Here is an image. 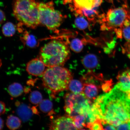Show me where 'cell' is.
<instances>
[{"label": "cell", "mask_w": 130, "mask_h": 130, "mask_svg": "<svg viewBox=\"0 0 130 130\" xmlns=\"http://www.w3.org/2000/svg\"><path fill=\"white\" fill-rule=\"evenodd\" d=\"M92 109L102 124H109L116 128L130 122V90L123 91L115 86L110 92L96 98Z\"/></svg>", "instance_id": "cell-1"}, {"label": "cell", "mask_w": 130, "mask_h": 130, "mask_svg": "<svg viewBox=\"0 0 130 130\" xmlns=\"http://www.w3.org/2000/svg\"><path fill=\"white\" fill-rule=\"evenodd\" d=\"M70 51L68 43L59 40H54L42 47L39 58L48 67L63 66L69 59Z\"/></svg>", "instance_id": "cell-2"}, {"label": "cell", "mask_w": 130, "mask_h": 130, "mask_svg": "<svg viewBox=\"0 0 130 130\" xmlns=\"http://www.w3.org/2000/svg\"><path fill=\"white\" fill-rule=\"evenodd\" d=\"M64 99V109L68 116L73 118L78 115H84L87 123L92 122L97 119L92 109V100L88 99L83 92L77 94L68 93Z\"/></svg>", "instance_id": "cell-3"}, {"label": "cell", "mask_w": 130, "mask_h": 130, "mask_svg": "<svg viewBox=\"0 0 130 130\" xmlns=\"http://www.w3.org/2000/svg\"><path fill=\"white\" fill-rule=\"evenodd\" d=\"M38 0H14L13 13L20 23L32 29L40 24Z\"/></svg>", "instance_id": "cell-4"}, {"label": "cell", "mask_w": 130, "mask_h": 130, "mask_svg": "<svg viewBox=\"0 0 130 130\" xmlns=\"http://www.w3.org/2000/svg\"><path fill=\"white\" fill-rule=\"evenodd\" d=\"M72 78V74L69 70L62 66H55L45 70L42 80L44 87L56 95L68 89Z\"/></svg>", "instance_id": "cell-5"}, {"label": "cell", "mask_w": 130, "mask_h": 130, "mask_svg": "<svg viewBox=\"0 0 130 130\" xmlns=\"http://www.w3.org/2000/svg\"><path fill=\"white\" fill-rule=\"evenodd\" d=\"M126 19L130 20V14L126 6L111 8L106 14L100 15L99 21L102 30H114L124 27L123 23Z\"/></svg>", "instance_id": "cell-6"}, {"label": "cell", "mask_w": 130, "mask_h": 130, "mask_svg": "<svg viewBox=\"0 0 130 130\" xmlns=\"http://www.w3.org/2000/svg\"><path fill=\"white\" fill-rule=\"evenodd\" d=\"M40 24L56 32L62 24L64 17L59 11L55 9L52 1L40 3L39 7Z\"/></svg>", "instance_id": "cell-7"}, {"label": "cell", "mask_w": 130, "mask_h": 130, "mask_svg": "<svg viewBox=\"0 0 130 130\" xmlns=\"http://www.w3.org/2000/svg\"><path fill=\"white\" fill-rule=\"evenodd\" d=\"M49 127L50 130L77 129L74 124L73 118L67 115L52 120Z\"/></svg>", "instance_id": "cell-8"}, {"label": "cell", "mask_w": 130, "mask_h": 130, "mask_svg": "<svg viewBox=\"0 0 130 130\" xmlns=\"http://www.w3.org/2000/svg\"><path fill=\"white\" fill-rule=\"evenodd\" d=\"M46 67L39 58H34L27 63L26 71L29 74L35 76L43 75Z\"/></svg>", "instance_id": "cell-9"}, {"label": "cell", "mask_w": 130, "mask_h": 130, "mask_svg": "<svg viewBox=\"0 0 130 130\" xmlns=\"http://www.w3.org/2000/svg\"><path fill=\"white\" fill-rule=\"evenodd\" d=\"M73 9L75 11L85 9H96L101 5L102 0H73Z\"/></svg>", "instance_id": "cell-10"}, {"label": "cell", "mask_w": 130, "mask_h": 130, "mask_svg": "<svg viewBox=\"0 0 130 130\" xmlns=\"http://www.w3.org/2000/svg\"><path fill=\"white\" fill-rule=\"evenodd\" d=\"M117 84L115 85L123 91L130 90V69H127L119 72L117 77Z\"/></svg>", "instance_id": "cell-11"}, {"label": "cell", "mask_w": 130, "mask_h": 130, "mask_svg": "<svg viewBox=\"0 0 130 130\" xmlns=\"http://www.w3.org/2000/svg\"><path fill=\"white\" fill-rule=\"evenodd\" d=\"M83 84V92L84 95L89 100H95L98 95L100 86L94 83H85Z\"/></svg>", "instance_id": "cell-12"}, {"label": "cell", "mask_w": 130, "mask_h": 130, "mask_svg": "<svg viewBox=\"0 0 130 130\" xmlns=\"http://www.w3.org/2000/svg\"><path fill=\"white\" fill-rule=\"evenodd\" d=\"M82 62L84 67L89 70L95 69L99 65L98 58L92 54H89L84 56L82 59Z\"/></svg>", "instance_id": "cell-13"}, {"label": "cell", "mask_w": 130, "mask_h": 130, "mask_svg": "<svg viewBox=\"0 0 130 130\" xmlns=\"http://www.w3.org/2000/svg\"><path fill=\"white\" fill-rule=\"evenodd\" d=\"M76 15H81L84 16L87 18L89 22H95L98 19L99 20L100 15L96 10V9H82L76 11Z\"/></svg>", "instance_id": "cell-14"}, {"label": "cell", "mask_w": 130, "mask_h": 130, "mask_svg": "<svg viewBox=\"0 0 130 130\" xmlns=\"http://www.w3.org/2000/svg\"><path fill=\"white\" fill-rule=\"evenodd\" d=\"M84 89V84L81 81L73 79L70 82L68 89L72 93L77 94L82 93Z\"/></svg>", "instance_id": "cell-15"}, {"label": "cell", "mask_w": 130, "mask_h": 130, "mask_svg": "<svg viewBox=\"0 0 130 130\" xmlns=\"http://www.w3.org/2000/svg\"><path fill=\"white\" fill-rule=\"evenodd\" d=\"M23 88L21 84L14 83L9 85L8 91L10 95L13 97L20 96L23 93Z\"/></svg>", "instance_id": "cell-16"}, {"label": "cell", "mask_w": 130, "mask_h": 130, "mask_svg": "<svg viewBox=\"0 0 130 130\" xmlns=\"http://www.w3.org/2000/svg\"><path fill=\"white\" fill-rule=\"evenodd\" d=\"M21 120L17 117L10 115L8 117L6 124L7 127L11 130L18 129L21 125Z\"/></svg>", "instance_id": "cell-17"}, {"label": "cell", "mask_w": 130, "mask_h": 130, "mask_svg": "<svg viewBox=\"0 0 130 130\" xmlns=\"http://www.w3.org/2000/svg\"><path fill=\"white\" fill-rule=\"evenodd\" d=\"M21 39L24 44L30 48L35 47L37 46L38 44L35 36L29 34L27 32H24L23 35L21 37Z\"/></svg>", "instance_id": "cell-18"}, {"label": "cell", "mask_w": 130, "mask_h": 130, "mask_svg": "<svg viewBox=\"0 0 130 130\" xmlns=\"http://www.w3.org/2000/svg\"><path fill=\"white\" fill-rule=\"evenodd\" d=\"M73 118L74 125L77 129H83L84 127L86 128L87 121L84 115H78Z\"/></svg>", "instance_id": "cell-19"}, {"label": "cell", "mask_w": 130, "mask_h": 130, "mask_svg": "<svg viewBox=\"0 0 130 130\" xmlns=\"http://www.w3.org/2000/svg\"><path fill=\"white\" fill-rule=\"evenodd\" d=\"M3 35L7 37H12L15 33L16 27L12 23L8 22L3 25L2 28Z\"/></svg>", "instance_id": "cell-20"}, {"label": "cell", "mask_w": 130, "mask_h": 130, "mask_svg": "<svg viewBox=\"0 0 130 130\" xmlns=\"http://www.w3.org/2000/svg\"><path fill=\"white\" fill-rule=\"evenodd\" d=\"M70 47L71 49L76 53H80L84 47V43L82 40L78 38L73 39L71 41Z\"/></svg>", "instance_id": "cell-21"}, {"label": "cell", "mask_w": 130, "mask_h": 130, "mask_svg": "<svg viewBox=\"0 0 130 130\" xmlns=\"http://www.w3.org/2000/svg\"><path fill=\"white\" fill-rule=\"evenodd\" d=\"M75 20V24L78 29L83 30L87 29L89 26V23L81 15H77Z\"/></svg>", "instance_id": "cell-22"}, {"label": "cell", "mask_w": 130, "mask_h": 130, "mask_svg": "<svg viewBox=\"0 0 130 130\" xmlns=\"http://www.w3.org/2000/svg\"><path fill=\"white\" fill-rule=\"evenodd\" d=\"M39 107L41 111L44 113L51 112L53 108V104L50 100L45 99L42 101L39 104Z\"/></svg>", "instance_id": "cell-23"}, {"label": "cell", "mask_w": 130, "mask_h": 130, "mask_svg": "<svg viewBox=\"0 0 130 130\" xmlns=\"http://www.w3.org/2000/svg\"><path fill=\"white\" fill-rule=\"evenodd\" d=\"M43 97L41 93L38 91H34L30 93L29 97V100L32 104L34 105L39 104L43 100Z\"/></svg>", "instance_id": "cell-24"}, {"label": "cell", "mask_w": 130, "mask_h": 130, "mask_svg": "<svg viewBox=\"0 0 130 130\" xmlns=\"http://www.w3.org/2000/svg\"><path fill=\"white\" fill-rule=\"evenodd\" d=\"M86 128L91 130H103V126L101 121L97 119L92 122L88 123L86 124Z\"/></svg>", "instance_id": "cell-25"}, {"label": "cell", "mask_w": 130, "mask_h": 130, "mask_svg": "<svg viewBox=\"0 0 130 130\" xmlns=\"http://www.w3.org/2000/svg\"><path fill=\"white\" fill-rule=\"evenodd\" d=\"M112 81L111 80L105 81L102 86V88L104 92L107 93L111 90Z\"/></svg>", "instance_id": "cell-26"}, {"label": "cell", "mask_w": 130, "mask_h": 130, "mask_svg": "<svg viewBox=\"0 0 130 130\" xmlns=\"http://www.w3.org/2000/svg\"><path fill=\"white\" fill-rule=\"evenodd\" d=\"M123 37L126 40L130 41V26L124 27L122 29Z\"/></svg>", "instance_id": "cell-27"}, {"label": "cell", "mask_w": 130, "mask_h": 130, "mask_svg": "<svg viewBox=\"0 0 130 130\" xmlns=\"http://www.w3.org/2000/svg\"><path fill=\"white\" fill-rule=\"evenodd\" d=\"M123 53H125L130 59V41L125 43L122 48Z\"/></svg>", "instance_id": "cell-28"}, {"label": "cell", "mask_w": 130, "mask_h": 130, "mask_svg": "<svg viewBox=\"0 0 130 130\" xmlns=\"http://www.w3.org/2000/svg\"><path fill=\"white\" fill-rule=\"evenodd\" d=\"M116 128L118 130H130V122L123 123L117 127Z\"/></svg>", "instance_id": "cell-29"}, {"label": "cell", "mask_w": 130, "mask_h": 130, "mask_svg": "<svg viewBox=\"0 0 130 130\" xmlns=\"http://www.w3.org/2000/svg\"><path fill=\"white\" fill-rule=\"evenodd\" d=\"M116 34L117 38L122 39L123 37L122 29L121 28H117L114 30Z\"/></svg>", "instance_id": "cell-30"}, {"label": "cell", "mask_w": 130, "mask_h": 130, "mask_svg": "<svg viewBox=\"0 0 130 130\" xmlns=\"http://www.w3.org/2000/svg\"><path fill=\"white\" fill-rule=\"evenodd\" d=\"M6 105L4 102L0 101V116L4 114L6 111Z\"/></svg>", "instance_id": "cell-31"}, {"label": "cell", "mask_w": 130, "mask_h": 130, "mask_svg": "<svg viewBox=\"0 0 130 130\" xmlns=\"http://www.w3.org/2000/svg\"><path fill=\"white\" fill-rule=\"evenodd\" d=\"M6 20V17L4 13L0 9V24L4 23Z\"/></svg>", "instance_id": "cell-32"}, {"label": "cell", "mask_w": 130, "mask_h": 130, "mask_svg": "<svg viewBox=\"0 0 130 130\" xmlns=\"http://www.w3.org/2000/svg\"><path fill=\"white\" fill-rule=\"evenodd\" d=\"M105 126L104 127V130H115L116 129V128L112 125L108 124H103Z\"/></svg>", "instance_id": "cell-33"}, {"label": "cell", "mask_w": 130, "mask_h": 130, "mask_svg": "<svg viewBox=\"0 0 130 130\" xmlns=\"http://www.w3.org/2000/svg\"><path fill=\"white\" fill-rule=\"evenodd\" d=\"M124 27L129 26H130V20L129 19H126L125 20L123 23Z\"/></svg>", "instance_id": "cell-34"}, {"label": "cell", "mask_w": 130, "mask_h": 130, "mask_svg": "<svg viewBox=\"0 0 130 130\" xmlns=\"http://www.w3.org/2000/svg\"><path fill=\"white\" fill-rule=\"evenodd\" d=\"M4 126V122L3 120L0 118V130L2 129Z\"/></svg>", "instance_id": "cell-35"}, {"label": "cell", "mask_w": 130, "mask_h": 130, "mask_svg": "<svg viewBox=\"0 0 130 130\" xmlns=\"http://www.w3.org/2000/svg\"></svg>", "instance_id": "cell-36"}]
</instances>
